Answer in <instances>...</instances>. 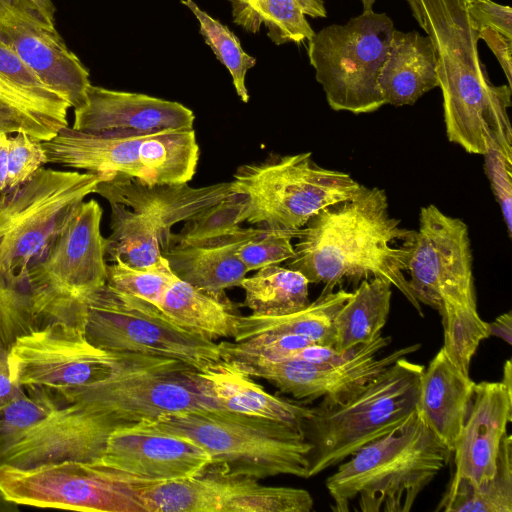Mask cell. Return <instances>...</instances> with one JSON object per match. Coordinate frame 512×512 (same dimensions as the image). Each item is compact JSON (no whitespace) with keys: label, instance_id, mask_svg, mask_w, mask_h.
<instances>
[{"label":"cell","instance_id":"6da1fadb","mask_svg":"<svg viewBox=\"0 0 512 512\" xmlns=\"http://www.w3.org/2000/svg\"><path fill=\"white\" fill-rule=\"evenodd\" d=\"M290 269L309 283H322L332 292L345 280L354 282L382 277L391 282L424 317L405 277L416 230L390 215L383 189L361 185L346 200L329 205L299 229Z\"/></svg>","mask_w":512,"mask_h":512},{"label":"cell","instance_id":"7a4b0ae2","mask_svg":"<svg viewBox=\"0 0 512 512\" xmlns=\"http://www.w3.org/2000/svg\"><path fill=\"white\" fill-rule=\"evenodd\" d=\"M415 2L417 22L435 50L448 140L477 155L496 145L512 147V88L490 81L478 52V30L466 9L456 0Z\"/></svg>","mask_w":512,"mask_h":512},{"label":"cell","instance_id":"3957f363","mask_svg":"<svg viewBox=\"0 0 512 512\" xmlns=\"http://www.w3.org/2000/svg\"><path fill=\"white\" fill-rule=\"evenodd\" d=\"M409 287L419 303L439 311L452 361L469 374L480 343L490 337L477 310L468 226L435 205L422 207L408 264Z\"/></svg>","mask_w":512,"mask_h":512},{"label":"cell","instance_id":"277c9868","mask_svg":"<svg viewBox=\"0 0 512 512\" xmlns=\"http://www.w3.org/2000/svg\"><path fill=\"white\" fill-rule=\"evenodd\" d=\"M451 451L417 409L398 428L368 443L326 479L331 509L408 512L447 465Z\"/></svg>","mask_w":512,"mask_h":512},{"label":"cell","instance_id":"5b68a950","mask_svg":"<svg viewBox=\"0 0 512 512\" xmlns=\"http://www.w3.org/2000/svg\"><path fill=\"white\" fill-rule=\"evenodd\" d=\"M134 428L193 441L208 453L207 469L221 474L308 479L311 445L298 424L210 409L169 414Z\"/></svg>","mask_w":512,"mask_h":512},{"label":"cell","instance_id":"8992f818","mask_svg":"<svg viewBox=\"0 0 512 512\" xmlns=\"http://www.w3.org/2000/svg\"><path fill=\"white\" fill-rule=\"evenodd\" d=\"M424 366L399 358L347 402L312 407L301 423L310 443L308 478L338 466L401 426L416 410Z\"/></svg>","mask_w":512,"mask_h":512},{"label":"cell","instance_id":"52a82bcc","mask_svg":"<svg viewBox=\"0 0 512 512\" xmlns=\"http://www.w3.org/2000/svg\"><path fill=\"white\" fill-rule=\"evenodd\" d=\"M311 156L277 155L239 166L230 183L242 200L241 223L298 231L320 210L360 188L349 174L323 168Z\"/></svg>","mask_w":512,"mask_h":512},{"label":"cell","instance_id":"ba28073f","mask_svg":"<svg viewBox=\"0 0 512 512\" xmlns=\"http://www.w3.org/2000/svg\"><path fill=\"white\" fill-rule=\"evenodd\" d=\"M48 163L146 184L188 183L196 173L199 145L193 128L145 135H108L63 128L42 142Z\"/></svg>","mask_w":512,"mask_h":512},{"label":"cell","instance_id":"9c48e42d","mask_svg":"<svg viewBox=\"0 0 512 512\" xmlns=\"http://www.w3.org/2000/svg\"><path fill=\"white\" fill-rule=\"evenodd\" d=\"M103 176L40 168L0 194V274L23 273L51 244Z\"/></svg>","mask_w":512,"mask_h":512},{"label":"cell","instance_id":"30bf717a","mask_svg":"<svg viewBox=\"0 0 512 512\" xmlns=\"http://www.w3.org/2000/svg\"><path fill=\"white\" fill-rule=\"evenodd\" d=\"M83 300L85 337L103 351L174 359L195 370L222 359L219 343L180 327L146 300L108 284Z\"/></svg>","mask_w":512,"mask_h":512},{"label":"cell","instance_id":"8fae6325","mask_svg":"<svg viewBox=\"0 0 512 512\" xmlns=\"http://www.w3.org/2000/svg\"><path fill=\"white\" fill-rule=\"evenodd\" d=\"M394 30L386 13L371 10L326 26L308 41L309 62L333 110L363 114L385 105L377 80Z\"/></svg>","mask_w":512,"mask_h":512},{"label":"cell","instance_id":"7c38bea8","mask_svg":"<svg viewBox=\"0 0 512 512\" xmlns=\"http://www.w3.org/2000/svg\"><path fill=\"white\" fill-rule=\"evenodd\" d=\"M128 355L103 351L88 342L84 330L55 323L18 337L9 365L17 386L63 407L79 390L111 377Z\"/></svg>","mask_w":512,"mask_h":512},{"label":"cell","instance_id":"4fadbf2b","mask_svg":"<svg viewBox=\"0 0 512 512\" xmlns=\"http://www.w3.org/2000/svg\"><path fill=\"white\" fill-rule=\"evenodd\" d=\"M0 490L17 505L84 512H144L133 488L92 462L65 460L30 468L0 465Z\"/></svg>","mask_w":512,"mask_h":512},{"label":"cell","instance_id":"5bb4252c","mask_svg":"<svg viewBox=\"0 0 512 512\" xmlns=\"http://www.w3.org/2000/svg\"><path fill=\"white\" fill-rule=\"evenodd\" d=\"M128 485L144 512H310L314 507L305 489L267 486L209 469L183 480Z\"/></svg>","mask_w":512,"mask_h":512},{"label":"cell","instance_id":"9a60e30c","mask_svg":"<svg viewBox=\"0 0 512 512\" xmlns=\"http://www.w3.org/2000/svg\"><path fill=\"white\" fill-rule=\"evenodd\" d=\"M391 342V336L381 334L342 362L311 363L258 358L231 361L253 378L266 380L281 393L305 402L322 398L318 406L331 407L347 402L396 360L421 348V344L416 343L379 356L380 351Z\"/></svg>","mask_w":512,"mask_h":512},{"label":"cell","instance_id":"2e32d148","mask_svg":"<svg viewBox=\"0 0 512 512\" xmlns=\"http://www.w3.org/2000/svg\"><path fill=\"white\" fill-rule=\"evenodd\" d=\"M0 41L48 86L68 100L83 105L91 85L89 71L66 45L47 17L30 0H0Z\"/></svg>","mask_w":512,"mask_h":512},{"label":"cell","instance_id":"e0dca14e","mask_svg":"<svg viewBox=\"0 0 512 512\" xmlns=\"http://www.w3.org/2000/svg\"><path fill=\"white\" fill-rule=\"evenodd\" d=\"M92 463L116 481L151 484L194 477L207 469L210 457L187 438L126 428L109 435L103 453Z\"/></svg>","mask_w":512,"mask_h":512},{"label":"cell","instance_id":"ac0fdd59","mask_svg":"<svg viewBox=\"0 0 512 512\" xmlns=\"http://www.w3.org/2000/svg\"><path fill=\"white\" fill-rule=\"evenodd\" d=\"M108 437L92 412L72 403L25 431L0 434V465L30 468L65 460L94 462Z\"/></svg>","mask_w":512,"mask_h":512},{"label":"cell","instance_id":"d6986e66","mask_svg":"<svg viewBox=\"0 0 512 512\" xmlns=\"http://www.w3.org/2000/svg\"><path fill=\"white\" fill-rule=\"evenodd\" d=\"M102 214L96 200H84L45 256L29 269L79 298L105 285L106 238L101 234Z\"/></svg>","mask_w":512,"mask_h":512},{"label":"cell","instance_id":"ffe728a7","mask_svg":"<svg viewBox=\"0 0 512 512\" xmlns=\"http://www.w3.org/2000/svg\"><path fill=\"white\" fill-rule=\"evenodd\" d=\"M512 421V390L501 381L475 383L469 412L456 441L448 487L482 490L495 476L497 459Z\"/></svg>","mask_w":512,"mask_h":512},{"label":"cell","instance_id":"44dd1931","mask_svg":"<svg viewBox=\"0 0 512 512\" xmlns=\"http://www.w3.org/2000/svg\"><path fill=\"white\" fill-rule=\"evenodd\" d=\"M195 115L176 101L90 85L72 128L108 135H145L193 128Z\"/></svg>","mask_w":512,"mask_h":512},{"label":"cell","instance_id":"7402d4cb","mask_svg":"<svg viewBox=\"0 0 512 512\" xmlns=\"http://www.w3.org/2000/svg\"><path fill=\"white\" fill-rule=\"evenodd\" d=\"M95 193L109 204L145 215L158 229L162 253L171 246L174 225L187 222L234 194L230 182L202 187L188 183L146 184L121 174L104 177Z\"/></svg>","mask_w":512,"mask_h":512},{"label":"cell","instance_id":"603a6c76","mask_svg":"<svg viewBox=\"0 0 512 512\" xmlns=\"http://www.w3.org/2000/svg\"><path fill=\"white\" fill-rule=\"evenodd\" d=\"M67 99L0 41V131L49 141L68 126Z\"/></svg>","mask_w":512,"mask_h":512},{"label":"cell","instance_id":"cb8c5ba5","mask_svg":"<svg viewBox=\"0 0 512 512\" xmlns=\"http://www.w3.org/2000/svg\"><path fill=\"white\" fill-rule=\"evenodd\" d=\"M0 305L9 318L15 339L55 323L84 330L85 303L52 285L32 269L0 274Z\"/></svg>","mask_w":512,"mask_h":512},{"label":"cell","instance_id":"d4e9b609","mask_svg":"<svg viewBox=\"0 0 512 512\" xmlns=\"http://www.w3.org/2000/svg\"><path fill=\"white\" fill-rule=\"evenodd\" d=\"M257 228L240 226L223 234L172 244L163 252L172 272L193 287L217 296L240 286L248 270L237 255Z\"/></svg>","mask_w":512,"mask_h":512},{"label":"cell","instance_id":"484cf974","mask_svg":"<svg viewBox=\"0 0 512 512\" xmlns=\"http://www.w3.org/2000/svg\"><path fill=\"white\" fill-rule=\"evenodd\" d=\"M474 386L443 346L424 367L416 409L451 453L469 412Z\"/></svg>","mask_w":512,"mask_h":512},{"label":"cell","instance_id":"4316f807","mask_svg":"<svg viewBox=\"0 0 512 512\" xmlns=\"http://www.w3.org/2000/svg\"><path fill=\"white\" fill-rule=\"evenodd\" d=\"M197 373L221 409L300 426L312 413V407L270 394L234 361L221 359Z\"/></svg>","mask_w":512,"mask_h":512},{"label":"cell","instance_id":"83f0119b","mask_svg":"<svg viewBox=\"0 0 512 512\" xmlns=\"http://www.w3.org/2000/svg\"><path fill=\"white\" fill-rule=\"evenodd\" d=\"M377 82L385 104L397 107L413 105L438 87L435 50L429 36L395 29Z\"/></svg>","mask_w":512,"mask_h":512},{"label":"cell","instance_id":"f1b7e54d","mask_svg":"<svg viewBox=\"0 0 512 512\" xmlns=\"http://www.w3.org/2000/svg\"><path fill=\"white\" fill-rule=\"evenodd\" d=\"M233 21L250 33L264 25L276 45L302 44L315 34L306 16L326 18L323 0H228Z\"/></svg>","mask_w":512,"mask_h":512},{"label":"cell","instance_id":"f546056e","mask_svg":"<svg viewBox=\"0 0 512 512\" xmlns=\"http://www.w3.org/2000/svg\"><path fill=\"white\" fill-rule=\"evenodd\" d=\"M158 308L180 327L213 341L234 338L240 317L225 295L203 292L177 276Z\"/></svg>","mask_w":512,"mask_h":512},{"label":"cell","instance_id":"4dcf8cb0","mask_svg":"<svg viewBox=\"0 0 512 512\" xmlns=\"http://www.w3.org/2000/svg\"><path fill=\"white\" fill-rule=\"evenodd\" d=\"M352 292L343 289L322 292L305 308L279 316L247 315L238 319L234 342L262 334H288L305 337L320 345L333 346V319Z\"/></svg>","mask_w":512,"mask_h":512},{"label":"cell","instance_id":"1f68e13d","mask_svg":"<svg viewBox=\"0 0 512 512\" xmlns=\"http://www.w3.org/2000/svg\"><path fill=\"white\" fill-rule=\"evenodd\" d=\"M392 286L382 277L360 282L333 319L336 350L348 352L381 335L390 311Z\"/></svg>","mask_w":512,"mask_h":512},{"label":"cell","instance_id":"d6a6232c","mask_svg":"<svg viewBox=\"0 0 512 512\" xmlns=\"http://www.w3.org/2000/svg\"><path fill=\"white\" fill-rule=\"evenodd\" d=\"M309 284L299 271L274 264L245 277L240 287L245 292L244 306L252 314L279 316L299 311L310 303Z\"/></svg>","mask_w":512,"mask_h":512},{"label":"cell","instance_id":"836d02e7","mask_svg":"<svg viewBox=\"0 0 512 512\" xmlns=\"http://www.w3.org/2000/svg\"><path fill=\"white\" fill-rule=\"evenodd\" d=\"M111 207V234L106 238V261L121 260L129 266L146 268L162 256L157 227L143 214L115 203Z\"/></svg>","mask_w":512,"mask_h":512},{"label":"cell","instance_id":"e575fe53","mask_svg":"<svg viewBox=\"0 0 512 512\" xmlns=\"http://www.w3.org/2000/svg\"><path fill=\"white\" fill-rule=\"evenodd\" d=\"M435 511L512 512V436L507 433L503 438L495 476L482 490L447 486Z\"/></svg>","mask_w":512,"mask_h":512},{"label":"cell","instance_id":"d590c367","mask_svg":"<svg viewBox=\"0 0 512 512\" xmlns=\"http://www.w3.org/2000/svg\"><path fill=\"white\" fill-rule=\"evenodd\" d=\"M199 22V33L211 48L216 58L231 74L234 88L239 98L247 103L249 100L245 79L249 69L255 66L256 59L242 48L238 37L217 19L203 11L193 0H181Z\"/></svg>","mask_w":512,"mask_h":512},{"label":"cell","instance_id":"8d00e7d4","mask_svg":"<svg viewBox=\"0 0 512 512\" xmlns=\"http://www.w3.org/2000/svg\"><path fill=\"white\" fill-rule=\"evenodd\" d=\"M107 264V282L114 289L159 306L166 290L176 278L167 259L162 256L155 264L136 268L121 260Z\"/></svg>","mask_w":512,"mask_h":512},{"label":"cell","instance_id":"74e56055","mask_svg":"<svg viewBox=\"0 0 512 512\" xmlns=\"http://www.w3.org/2000/svg\"><path fill=\"white\" fill-rule=\"evenodd\" d=\"M298 231L258 227L255 234L240 245L237 255L248 272L288 261L295 256L292 240Z\"/></svg>","mask_w":512,"mask_h":512},{"label":"cell","instance_id":"f35d334b","mask_svg":"<svg viewBox=\"0 0 512 512\" xmlns=\"http://www.w3.org/2000/svg\"><path fill=\"white\" fill-rule=\"evenodd\" d=\"M242 200L239 196L223 200L190 221L178 234H172V244L204 239L229 232L241 223Z\"/></svg>","mask_w":512,"mask_h":512},{"label":"cell","instance_id":"ab89813d","mask_svg":"<svg viewBox=\"0 0 512 512\" xmlns=\"http://www.w3.org/2000/svg\"><path fill=\"white\" fill-rule=\"evenodd\" d=\"M60 408L51 400L26 393L18 388L13 398L0 410V434L10 435L25 431Z\"/></svg>","mask_w":512,"mask_h":512},{"label":"cell","instance_id":"60d3db41","mask_svg":"<svg viewBox=\"0 0 512 512\" xmlns=\"http://www.w3.org/2000/svg\"><path fill=\"white\" fill-rule=\"evenodd\" d=\"M47 163L41 141L23 132L9 134L6 190L27 181Z\"/></svg>","mask_w":512,"mask_h":512},{"label":"cell","instance_id":"b9f144b4","mask_svg":"<svg viewBox=\"0 0 512 512\" xmlns=\"http://www.w3.org/2000/svg\"><path fill=\"white\" fill-rule=\"evenodd\" d=\"M485 172L500 205L509 237L512 235V147L496 145L484 155Z\"/></svg>","mask_w":512,"mask_h":512},{"label":"cell","instance_id":"7bdbcfd3","mask_svg":"<svg viewBox=\"0 0 512 512\" xmlns=\"http://www.w3.org/2000/svg\"><path fill=\"white\" fill-rule=\"evenodd\" d=\"M467 14L477 30L494 29L512 39V10L492 0H474L465 7Z\"/></svg>","mask_w":512,"mask_h":512},{"label":"cell","instance_id":"ee69618b","mask_svg":"<svg viewBox=\"0 0 512 512\" xmlns=\"http://www.w3.org/2000/svg\"><path fill=\"white\" fill-rule=\"evenodd\" d=\"M478 38L482 39L496 56L505 73L507 85L512 88V39L488 27L478 30Z\"/></svg>","mask_w":512,"mask_h":512},{"label":"cell","instance_id":"f6af8a7d","mask_svg":"<svg viewBox=\"0 0 512 512\" xmlns=\"http://www.w3.org/2000/svg\"><path fill=\"white\" fill-rule=\"evenodd\" d=\"M18 388L11 377L9 350L0 347V410L13 398Z\"/></svg>","mask_w":512,"mask_h":512},{"label":"cell","instance_id":"bcb514c9","mask_svg":"<svg viewBox=\"0 0 512 512\" xmlns=\"http://www.w3.org/2000/svg\"><path fill=\"white\" fill-rule=\"evenodd\" d=\"M489 336H495L508 345L512 344V313L508 311L499 315L493 322L488 323Z\"/></svg>","mask_w":512,"mask_h":512},{"label":"cell","instance_id":"7dc6e473","mask_svg":"<svg viewBox=\"0 0 512 512\" xmlns=\"http://www.w3.org/2000/svg\"><path fill=\"white\" fill-rule=\"evenodd\" d=\"M9 134L0 131V193L7 189Z\"/></svg>","mask_w":512,"mask_h":512},{"label":"cell","instance_id":"c3c4849f","mask_svg":"<svg viewBox=\"0 0 512 512\" xmlns=\"http://www.w3.org/2000/svg\"><path fill=\"white\" fill-rule=\"evenodd\" d=\"M15 340L9 318L0 305V347L9 350Z\"/></svg>","mask_w":512,"mask_h":512},{"label":"cell","instance_id":"681fc988","mask_svg":"<svg viewBox=\"0 0 512 512\" xmlns=\"http://www.w3.org/2000/svg\"><path fill=\"white\" fill-rule=\"evenodd\" d=\"M33 2L47 17L55 21L56 8L51 0H30Z\"/></svg>","mask_w":512,"mask_h":512},{"label":"cell","instance_id":"f907efd6","mask_svg":"<svg viewBox=\"0 0 512 512\" xmlns=\"http://www.w3.org/2000/svg\"><path fill=\"white\" fill-rule=\"evenodd\" d=\"M361 3H362V6H363V12H366V11H371L373 10V5L374 3L376 2V0H360ZM409 4V7L412 11V14L414 16V18L416 19V21H418L419 19V11H418V6L415 2V0H406Z\"/></svg>","mask_w":512,"mask_h":512},{"label":"cell","instance_id":"816d5d0a","mask_svg":"<svg viewBox=\"0 0 512 512\" xmlns=\"http://www.w3.org/2000/svg\"><path fill=\"white\" fill-rule=\"evenodd\" d=\"M19 507L16 503L8 500L0 490V512H17Z\"/></svg>","mask_w":512,"mask_h":512},{"label":"cell","instance_id":"f5cc1de1","mask_svg":"<svg viewBox=\"0 0 512 512\" xmlns=\"http://www.w3.org/2000/svg\"><path fill=\"white\" fill-rule=\"evenodd\" d=\"M509 390H512V366L510 359L507 360L503 367V379L501 381Z\"/></svg>","mask_w":512,"mask_h":512},{"label":"cell","instance_id":"db71d44e","mask_svg":"<svg viewBox=\"0 0 512 512\" xmlns=\"http://www.w3.org/2000/svg\"><path fill=\"white\" fill-rule=\"evenodd\" d=\"M458 4L462 7H466L469 3H471L474 0H456Z\"/></svg>","mask_w":512,"mask_h":512}]
</instances>
